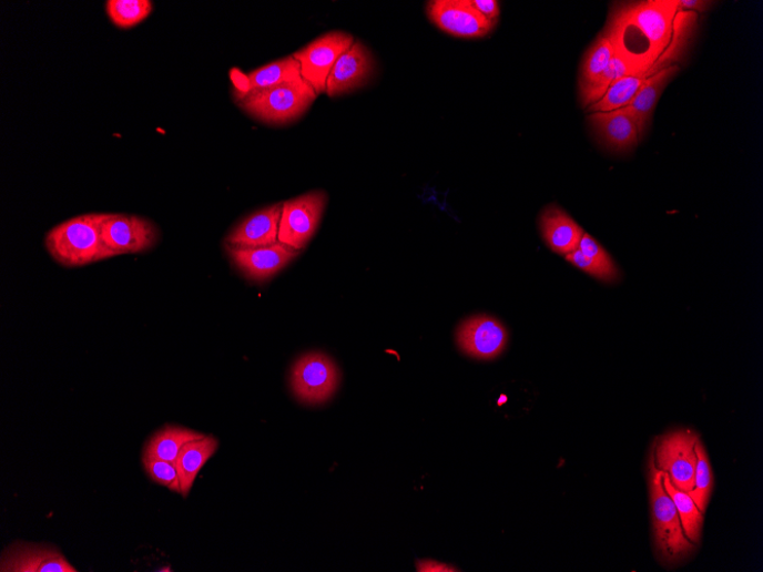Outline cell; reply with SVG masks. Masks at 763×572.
Returning <instances> with one entry per match:
<instances>
[{"label":"cell","instance_id":"6da1fadb","mask_svg":"<svg viewBox=\"0 0 763 572\" xmlns=\"http://www.w3.org/2000/svg\"><path fill=\"white\" fill-rule=\"evenodd\" d=\"M101 221L102 214L94 213L60 223L45 237L48 252L67 268L116 256L103 242Z\"/></svg>","mask_w":763,"mask_h":572},{"label":"cell","instance_id":"7a4b0ae2","mask_svg":"<svg viewBox=\"0 0 763 572\" xmlns=\"http://www.w3.org/2000/svg\"><path fill=\"white\" fill-rule=\"evenodd\" d=\"M318 98L304 80L257 92L236 93L238 105L253 119L271 125L297 121Z\"/></svg>","mask_w":763,"mask_h":572},{"label":"cell","instance_id":"3957f363","mask_svg":"<svg viewBox=\"0 0 763 572\" xmlns=\"http://www.w3.org/2000/svg\"><path fill=\"white\" fill-rule=\"evenodd\" d=\"M650 470L654 545L660 560L673 565L691 555L695 544L684 535L675 505L663 486L662 471L655 466L654 454Z\"/></svg>","mask_w":763,"mask_h":572},{"label":"cell","instance_id":"277c9868","mask_svg":"<svg viewBox=\"0 0 763 572\" xmlns=\"http://www.w3.org/2000/svg\"><path fill=\"white\" fill-rule=\"evenodd\" d=\"M679 11L675 2H644L628 6L620 13L630 21L650 44L654 72L667 68L670 59L668 49L678 24L675 13ZM671 62V59L669 60Z\"/></svg>","mask_w":763,"mask_h":572},{"label":"cell","instance_id":"5b68a950","mask_svg":"<svg viewBox=\"0 0 763 572\" xmlns=\"http://www.w3.org/2000/svg\"><path fill=\"white\" fill-rule=\"evenodd\" d=\"M340 374L327 355L312 353L299 357L292 368V391L305 405H322L337 391Z\"/></svg>","mask_w":763,"mask_h":572},{"label":"cell","instance_id":"8992f818","mask_svg":"<svg viewBox=\"0 0 763 572\" xmlns=\"http://www.w3.org/2000/svg\"><path fill=\"white\" fill-rule=\"evenodd\" d=\"M328 196L325 191H313L287 201L283 205L279 242L302 251L313 239L322 222Z\"/></svg>","mask_w":763,"mask_h":572},{"label":"cell","instance_id":"52a82bcc","mask_svg":"<svg viewBox=\"0 0 763 572\" xmlns=\"http://www.w3.org/2000/svg\"><path fill=\"white\" fill-rule=\"evenodd\" d=\"M699 436L690 430H678L662 437L653 452L657 468L667 472L679 490L690 492L695 486Z\"/></svg>","mask_w":763,"mask_h":572},{"label":"cell","instance_id":"ba28073f","mask_svg":"<svg viewBox=\"0 0 763 572\" xmlns=\"http://www.w3.org/2000/svg\"><path fill=\"white\" fill-rule=\"evenodd\" d=\"M354 43L355 38L350 33L332 31L293 54L301 64L302 79L314 88L318 96L326 93L332 69Z\"/></svg>","mask_w":763,"mask_h":572},{"label":"cell","instance_id":"9c48e42d","mask_svg":"<svg viewBox=\"0 0 763 572\" xmlns=\"http://www.w3.org/2000/svg\"><path fill=\"white\" fill-rule=\"evenodd\" d=\"M102 238L116 256L147 252L159 242V231L151 221L128 214H102Z\"/></svg>","mask_w":763,"mask_h":572},{"label":"cell","instance_id":"30bf717a","mask_svg":"<svg viewBox=\"0 0 763 572\" xmlns=\"http://www.w3.org/2000/svg\"><path fill=\"white\" fill-rule=\"evenodd\" d=\"M430 21L444 32L459 38H484L496 23L476 11L469 0H433L427 4Z\"/></svg>","mask_w":763,"mask_h":572},{"label":"cell","instance_id":"8fae6325","mask_svg":"<svg viewBox=\"0 0 763 572\" xmlns=\"http://www.w3.org/2000/svg\"><path fill=\"white\" fill-rule=\"evenodd\" d=\"M457 345L468 356L491 360L507 348L509 333L505 325L489 316H476L461 324L456 334Z\"/></svg>","mask_w":763,"mask_h":572},{"label":"cell","instance_id":"7c38bea8","mask_svg":"<svg viewBox=\"0 0 763 572\" xmlns=\"http://www.w3.org/2000/svg\"><path fill=\"white\" fill-rule=\"evenodd\" d=\"M226 253L236 268L250 280L263 283L269 280L293 262L301 251L281 242L258 248H233L226 246Z\"/></svg>","mask_w":763,"mask_h":572},{"label":"cell","instance_id":"4fadbf2b","mask_svg":"<svg viewBox=\"0 0 763 572\" xmlns=\"http://www.w3.org/2000/svg\"><path fill=\"white\" fill-rule=\"evenodd\" d=\"M375 68V60L368 48L355 41L332 69L327 80V95L337 98L362 89L373 79Z\"/></svg>","mask_w":763,"mask_h":572},{"label":"cell","instance_id":"5bb4252c","mask_svg":"<svg viewBox=\"0 0 763 572\" xmlns=\"http://www.w3.org/2000/svg\"><path fill=\"white\" fill-rule=\"evenodd\" d=\"M2 572H78L63 553L49 544L16 542L0 558Z\"/></svg>","mask_w":763,"mask_h":572},{"label":"cell","instance_id":"9a60e30c","mask_svg":"<svg viewBox=\"0 0 763 572\" xmlns=\"http://www.w3.org/2000/svg\"><path fill=\"white\" fill-rule=\"evenodd\" d=\"M284 203L260 210L244 218L225 239L233 248H258L279 242V226Z\"/></svg>","mask_w":763,"mask_h":572},{"label":"cell","instance_id":"2e32d148","mask_svg":"<svg viewBox=\"0 0 763 572\" xmlns=\"http://www.w3.org/2000/svg\"><path fill=\"white\" fill-rule=\"evenodd\" d=\"M588 122L599 141L610 150L629 151L640 141L637 122L627 106L590 113Z\"/></svg>","mask_w":763,"mask_h":572},{"label":"cell","instance_id":"e0dca14e","mask_svg":"<svg viewBox=\"0 0 763 572\" xmlns=\"http://www.w3.org/2000/svg\"><path fill=\"white\" fill-rule=\"evenodd\" d=\"M540 227L549 248L564 256L579 248L584 235L583 228L557 205L543 210Z\"/></svg>","mask_w":763,"mask_h":572},{"label":"cell","instance_id":"ac0fdd59","mask_svg":"<svg viewBox=\"0 0 763 572\" xmlns=\"http://www.w3.org/2000/svg\"><path fill=\"white\" fill-rule=\"evenodd\" d=\"M678 71V65H669L650 75L629 105H627V109L632 113L637 122L640 140L647 132L648 126L651 125L654 110L662 93L675 78Z\"/></svg>","mask_w":763,"mask_h":572},{"label":"cell","instance_id":"d6986e66","mask_svg":"<svg viewBox=\"0 0 763 572\" xmlns=\"http://www.w3.org/2000/svg\"><path fill=\"white\" fill-rule=\"evenodd\" d=\"M218 449V441L206 436L203 439L186 442L180 450L175 468L180 479L181 494L187 498L201 470Z\"/></svg>","mask_w":763,"mask_h":572},{"label":"cell","instance_id":"ffe728a7","mask_svg":"<svg viewBox=\"0 0 763 572\" xmlns=\"http://www.w3.org/2000/svg\"><path fill=\"white\" fill-rule=\"evenodd\" d=\"M616 54V45L612 33L607 29L586 53L579 78L580 101L594 86L600 75L612 62Z\"/></svg>","mask_w":763,"mask_h":572},{"label":"cell","instance_id":"44dd1931","mask_svg":"<svg viewBox=\"0 0 763 572\" xmlns=\"http://www.w3.org/2000/svg\"><path fill=\"white\" fill-rule=\"evenodd\" d=\"M206 436L182 427L166 426L147 442L144 454L151 459H157L175 466L181 448L190 441L205 438Z\"/></svg>","mask_w":763,"mask_h":572},{"label":"cell","instance_id":"7402d4cb","mask_svg":"<svg viewBox=\"0 0 763 572\" xmlns=\"http://www.w3.org/2000/svg\"><path fill=\"white\" fill-rule=\"evenodd\" d=\"M248 85L244 92H257L303 80L301 64L294 57H287L263 65L247 75Z\"/></svg>","mask_w":763,"mask_h":572},{"label":"cell","instance_id":"603a6c76","mask_svg":"<svg viewBox=\"0 0 763 572\" xmlns=\"http://www.w3.org/2000/svg\"><path fill=\"white\" fill-rule=\"evenodd\" d=\"M663 486L678 511L684 535L693 544H700L704 515L696 507L689 492L673 486L667 472H662Z\"/></svg>","mask_w":763,"mask_h":572},{"label":"cell","instance_id":"cb8c5ba5","mask_svg":"<svg viewBox=\"0 0 763 572\" xmlns=\"http://www.w3.org/2000/svg\"><path fill=\"white\" fill-rule=\"evenodd\" d=\"M647 79V75H627L610 86L598 102L589 106L588 111L590 113L610 112L629 105Z\"/></svg>","mask_w":763,"mask_h":572},{"label":"cell","instance_id":"d4e9b609","mask_svg":"<svg viewBox=\"0 0 763 572\" xmlns=\"http://www.w3.org/2000/svg\"><path fill=\"white\" fill-rule=\"evenodd\" d=\"M627 75L643 74H641L638 69L616 48V54L612 62L609 63L594 86L581 101V104L584 108L594 104L604 95L610 86L616 84L621 79L627 78Z\"/></svg>","mask_w":763,"mask_h":572},{"label":"cell","instance_id":"484cf974","mask_svg":"<svg viewBox=\"0 0 763 572\" xmlns=\"http://www.w3.org/2000/svg\"><path fill=\"white\" fill-rule=\"evenodd\" d=\"M105 4L111 22L122 29L140 24L154 10L150 0H109Z\"/></svg>","mask_w":763,"mask_h":572},{"label":"cell","instance_id":"4316f807","mask_svg":"<svg viewBox=\"0 0 763 572\" xmlns=\"http://www.w3.org/2000/svg\"><path fill=\"white\" fill-rule=\"evenodd\" d=\"M695 451L698 456L695 486L689 493L699 510L704 514L713 489V473L710 466L709 456L701 440L696 442Z\"/></svg>","mask_w":763,"mask_h":572},{"label":"cell","instance_id":"83f0119b","mask_svg":"<svg viewBox=\"0 0 763 572\" xmlns=\"http://www.w3.org/2000/svg\"><path fill=\"white\" fill-rule=\"evenodd\" d=\"M143 466L152 481L181 493L180 479L174 464L143 456Z\"/></svg>","mask_w":763,"mask_h":572},{"label":"cell","instance_id":"f1b7e54d","mask_svg":"<svg viewBox=\"0 0 763 572\" xmlns=\"http://www.w3.org/2000/svg\"><path fill=\"white\" fill-rule=\"evenodd\" d=\"M566 259L580 270L603 283L613 284L621 279V276L606 270L598 263L583 255L579 249L566 255Z\"/></svg>","mask_w":763,"mask_h":572},{"label":"cell","instance_id":"f546056e","mask_svg":"<svg viewBox=\"0 0 763 572\" xmlns=\"http://www.w3.org/2000/svg\"><path fill=\"white\" fill-rule=\"evenodd\" d=\"M578 249L583 255H586L587 257L602 266V268H604L606 270L614 275L621 276L618 265L616 264L613 258L610 257L607 251L602 246H600L599 243L590 235L584 233Z\"/></svg>","mask_w":763,"mask_h":572},{"label":"cell","instance_id":"4dcf8cb0","mask_svg":"<svg viewBox=\"0 0 763 572\" xmlns=\"http://www.w3.org/2000/svg\"><path fill=\"white\" fill-rule=\"evenodd\" d=\"M471 7L489 21L498 22L501 10L496 0H469Z\"/></svg>","mask_w":763,"mask_h":572},{"label":"cell","instance_id":"1f68e13d","mask_svg":"<svg viewBox=\"0 0 763 572\" xmlns=\"http://www.w3.org/2000/svg\"><path fill=\"white\" fill-rule=\"evenodd\" d=\"M713 3L702 2V0H676L679 11L686 9L699 12H706Z\"/></svg>","mask_w":763,"mask_h":572},{"label":"cell","instance_id":"d6a6232c","mask_svg":"<svg viewBox=\"0 0 763 572\" xmlns=\"http://www.w3.org/2000/svg\"><path fill=\"white\" fill-rule=\"evenodd\" d=\"M448 569H450V568H448L445 564H439V563L434 562V561H427L426 560V561L417 562V571H423V572H425V571H450Z\"/></svg>","mask_w":763,"mask_h":572}]
</instances>
